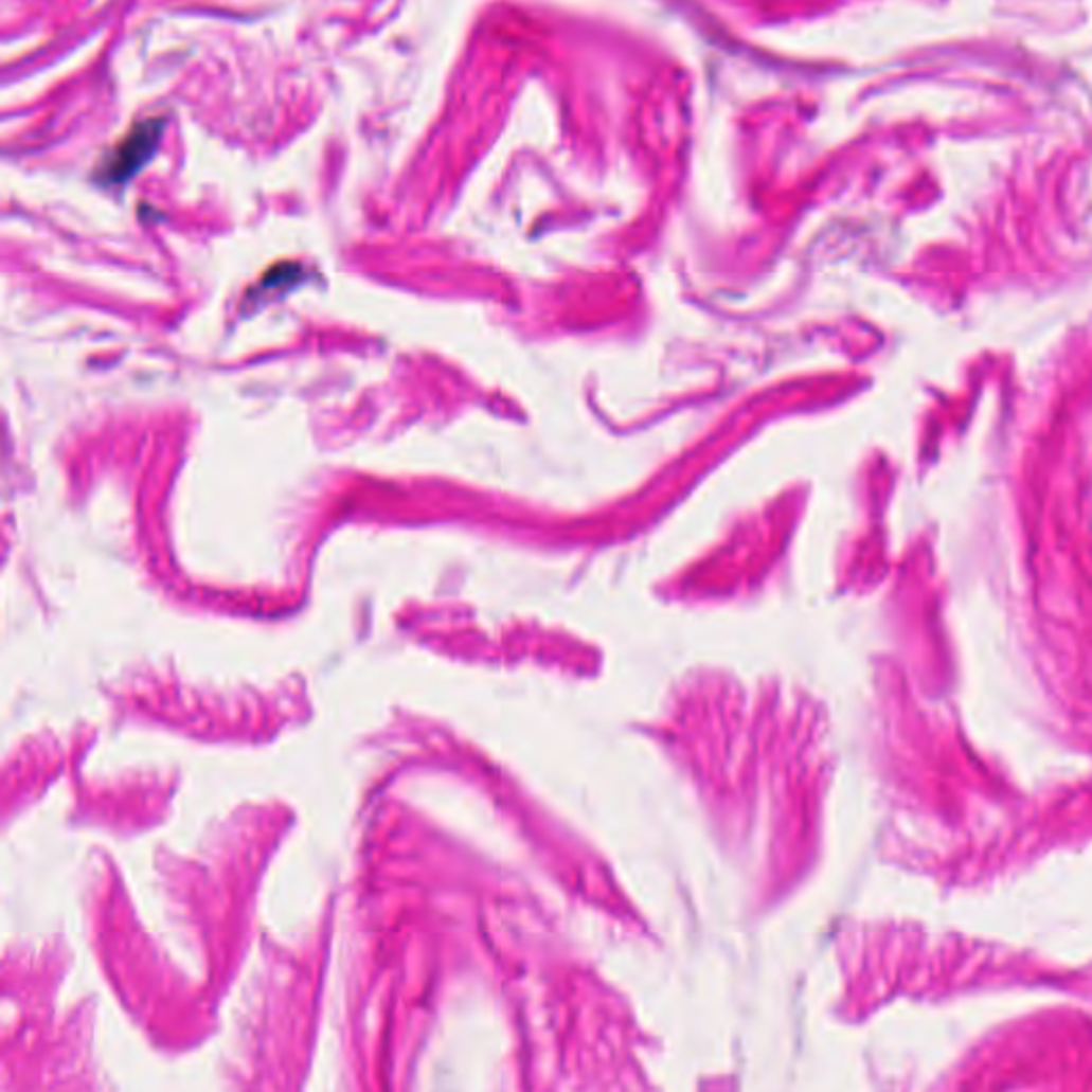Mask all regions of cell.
<instances>
[{"label": "cell", "mask_w": 1092, "mask_h": 1092, "mask_svg": "<svg viewBox=\"0 0 1092 1092\" xmlns=\"http://www.w3.org/2000/svg\"><path fill=\"white\" fill-rule=\"evenodd\" d=\"M163 124L149 120L135 126L126 139L115 147L113 156L109 159V165L105 167V176L111 182H124L130 178L143 163L149 161L156 145L161 141Z\"/></svg>", "instance_id": "6da1fadb"}]
</instances>
